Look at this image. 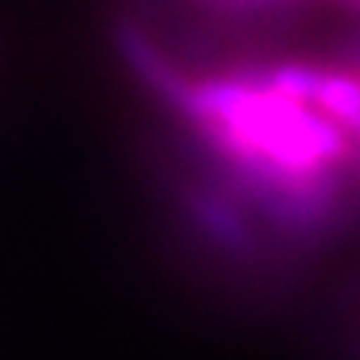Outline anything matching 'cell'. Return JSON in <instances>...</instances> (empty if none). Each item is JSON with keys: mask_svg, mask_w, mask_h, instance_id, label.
<instances>
[{"mask_svg": "<svg viewBox=\"0 0 360 360\" xmlns=\"http://www.w3.org/2000/svg\"><path fill=\"white\" fill-rule=\"evenodd\" d=\"M120 48L136 76L193 127L212 162L269 221L319 231L335 209V171L351 158V133L310 101L272 89L259 76L186 79L168 57L124 25Z\"/></svg>", "mask_w": 360, "mask_h": 360, "instance_id": "1", "label": "cell"}, {"mask_svg": "<svg viewBox=\"0 0 360 360\" xmlns=\"http://www.w3.org/2000/svg\"><path fill=\"white\" fill-rule=\"evenodd\" d=\"M190 215L196 218V224L205 231V237L224 247L234 256H247L253 250V231L250 221L237 212V205L231 199H224L215 190H196L186 202Z\"/></svg>", "mask_w": 360, "mask_h": 360, "instance_id": "2", "label": "cell"}, {"mask_svg": "<svg viewBox=\"0 0 360 360\" xmlns=\"http://www.w3.org/2000/svg\"><path fill=\"white\" fill-rule=\"evenodd\" d=\"M354 139H357V143H360V133H357V136H354Z\"/></svg>", "mask_w": 360, "mask_h": 360, "instance_id": "3", "label": "cell"}]
</instances>
